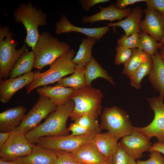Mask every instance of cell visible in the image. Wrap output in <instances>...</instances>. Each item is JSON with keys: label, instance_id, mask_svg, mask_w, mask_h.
I'll return each instance as SVG.
<instances>
[{"label": "cell", "instance_id": "6da1fadb", "mask_svg": "<svg viewBox=\"0 0 164 164\" xmlns=\"http://www.w3.org/2000/svg\"><path fill=\"white\" fill-rule=\"evenodd\" d=\"M74 107V102L72 99L58 106L56 109L50 114L43 122L26 134V137L31 142L36 143L42 137L69 135L66 123Z\"/></svg>", "mask_w": 164, "mask_h": 164}, {"label": "cell", "instance_id": "7a4b0ae2", "mask_svg": "<svg viewBox=\"0 0 164 164\" xmlns=\"http://www.w3.org/2000/svg\"><path fill=\"white\" fill-rule=\"evenodd\" d=\"M75 54L74 51L70 49L50 65V68L46 71L43 73L40 70L34 72L33 79L28 86L27 94L39 87L54 83L72 73L76 66L73 61Z\"/></svg>", "mask_w": 164, "mask_h": 164}, {"label": "cell", "instance_id": "3957f363", "mask_svg": "<svg viewBox=\"0 0 164 164\" xmlns=\"http://www.w3.org/2000/svg\"><path fill=\"white\" fill-rule=\"evenodd\" d=\"M13 15L15 22L22 23L25 28L27 35L24 41L33 49L40 35L38 27L46 24V14L29 2L27 4H20L13 11Z\"/></svg>", "mask_w": 164, "mask_h": 164}, {"label": "cell", "instance_id": "277c9868", "mask_svg": "<svg viewBox=\"0 0 164 164\" xmlns=\"http://www.w3.org/2000/svg\"><path fill=\"white\" fill-rule=\"evenodd\" d=\"M70 49V46L67 43L61 41L48 32H42L32 50L35 56L33 67L40 71Z\"/></svg>", "mask_w": 164, "mask_h": 164}, {"label": "cell", "instance_id": "5b68a950", "mask_svg": "<svg viewBox=\"0 0 164 164\" xmlns=\"http://www.w3.org/2000/svg\"><path fill=\"white\" fill-rule=\"evenodd\" d=\"M103 95L99 89L86 85L75 91L71 99L74 107L70 118L75 121L81 116L88 115L97 119L101 113Z\"/></svg>", "mask_w": 164, "mask_h": 164}, {"label": "cell", "instance_id": "8992f818", "mask_svg": "<svg viewBox=\"0 0 164 164\" xmlns=\"http://www.w3.org/2000/svg\"><path fill=\"white\" fill-rule=\"evenodd\" d=\"M13 34L8 26L0 29V78L7 79L9 72L19 58L27 50L26 44L16 49L18 43L13 38Z\"/></svg>", "mask_w": 164, "mask_h": 164}, {"label": "cell", "instance_id": "52a82bcc", "mask_svg": "<svg viewBox=\"0 0 164 164\" xmlns=\"http://www.w3.org/2000/svg\"><path fill=\"white\" fill-rule=\"evenodd\" d=\"M133 126L129 115L116 106L105 108L101 116V129H105L118 139L130 135Z\"/></svg>", "mask_w": 164, "mask_h": 164}, {"label": "cell", "instance_id": "ba28073f", "mask_svg": "<svg viewBox=\"0 0 164 164\" xmlns=\"http://www.w3.org/2000/svg\"><path fill=\"white\" fill-rule=\"evenodd\" d=\"M94 132L80 136L58 135L43 137L38 139L37 145L53 151L72 152L81 147L91 142L96 135Z\"/></svg>", "mask_w": 164, "mask_h": 164}, {"label": "cell", "instance_id": "9c48e42d", "mask_svg": "<svg viewBox=\"0 0 164 164\" xmlns=\"http://www.w3.org/2000/svg\"><path fill=\"white\" fill-rule=\"evenodd\" d=\"M57 106L48 97L40 95L19 126L11 132L25 135L39 125L43 119L56 109Z\"/></svg>", "mask_w": 164, "mask_h": 164}, {"label": "cell", "instance_id": "30bf717a", "mask_svg": "<svg viewBox=\"0 0 164 164\" xmlns=\"http://www.w3.org/2000/svg\"><path fill=\"white\" fill-rule=\"evenodd\" d=\"M149 105L154 111L153 120L148 125L142 127H133L132 130L143 135L150 139L156 138L158 142L164 143V104L161 95L147 99Z\"/></svg>", "mask_w": 164, "mask_h": 164}, {"label": "cell", "instance_id": "8fae6325", "mask_svg": "<svg viewBox=\"0 0 164 164\" xmlns=\"http://www.w3.org/2000/svg\"><path fill=\"white\" fill-rule=\"evenodd\" d=\"M34 145L25 135L10 132L8 139L0 149V159L12 161L27 156L31 153Z\"/></svg>", "mask_w": 164, "mask_h": 164}, {"label": "cell", "instance_id": "7c38bea8", "mask_svg": "<svg viewBox=\"0 0 164 164\" xmlns=\"http://www.w3.org/2000/svg\"><path fill=\"white\" fill-rule=\"evenodd\" d=\"M143 12L145 17L140 24L141 30L161 42L164 37V15L147 8L143 10Z\"/></svg>", "mask_w": 164, "mask_h": 164}, {"label": "cell", "instance_id": "4fadbf2b", "mask_svg": "<svg viewBox=\"0 0 164 164\" xmlns=\"http://www.w3.org/2000/svg\"><path fill=\"white\" fill-rule=\"evenodd\" d=\"M150 139L132 130L131 134L122 138L120 142L128 154L136 160L141 158L143 153L149 151L152 145Z\"/></svg>", "mask_w": 164, "mask_h": 164}, {"label": "cell", "instance_id": "5bb4252c", "mask_svg": "<svg viewBox=\"0 0 164 164\" xmlns=\"http://www.w3.org/2000/svg\"><path fill=\"white\" fill-rule=\"evenodd\" d=\"M34 75V72L31 71L16 77L0 79V101L4 104L9 102L16 92L32 81Z\"/></svg>", "mask_w": 164, "mask_h": 164}, {"label": "cell", "instance_id": "9a60e30c", "mask_svg": "<svg viewBox=\"0 0 164 164\" xmlns=\"http://www.w3.org/2000/svg\"><path fill=\"white\" fill-rule=\"evenodd\" d=\"M107 25L98 28H82L72 24L66 16L63 14L60 20L56 23L55 32L57 34L76 32L85 35L100 41L110 30Z\"/></svg>", "mask_w": 164, "mask_h": 164}, {"label": "cell", "instance_id": "2e32d148", "mask_svg": "<svg viewBox=\"0 0 164 164\" xmlns=\"http://www.w3.org/2000/svg\"><path fill=\"white\" fill-rule=\"evenodd\" d=\"M98 7L100 9L99 12L90 16L83 17L81 22L84 23H93L98 21L105 20L120 21L123 18L127 17L132 10L129 7L123 10L119 9L113 3L106 7L100 6Z\"/></svg>", "mask_w": 164, "mask_h": 164}, {"label": "cell", "instance_id": "e0dca14e", "mask_svg": "<svg viewBox=\"0 0 164 164\" xmlns=\"http://www.w3.org/2000/svg\"><path fill=\"white\" fill-rule=\"evenodd\" d=\"M27 111L22 105L7 109L0 113V132H11L19 125Z\"/></svg>", "mask_w": 164, "mask_h": 164}, {"label": "cell", "instance_id": "ac0fdd59", "mask_svg": "<svg viewBox=\"0 0 164 164\" xmlns=\"http://www.w3.org/2000/svg\"><path fill=\"white\" fill-rule=\"evenodd\" d=\"M74 91L72 88L57 84L53 86H43L37 88L36 90L40 95L48 97L57 106L64 104L71 100Z\"/></svg>", "mask_w": 164, "mask_h": 164}, {"label": "cell", "instance_id": "d6986e66", "mask_svg": "<svg viewBox=\"0 0 164 164\" xmlns=\"http://www.w3.org/2000/svg\"><path fill=\"white\" fill-rule=\"evenodd\" d=\"M56 158L54 151L37 145H34L29 155L14 161L19 164H52Z\"/></svg>", "mask_w": 164, "mask_h": 164}, {"label": "cell", "instance_id": "ffe728a7", "mask_svg": "<svg viewBox=\"0 0 164 164\" xmlns=\"http://www.w3.org/2000/svg\"><path fill=\"white\" fill-rule=\"evenodd\" d=\"M119 139L108 132L97 134L91 143L109 162H111Z\"/></svg>", "mask_w": 164, "mask_h": 164}, {"label": "cell", "instance_id": "44dd1931", "mask_svg": "<svg viewBox=\"0 0 164 164\" xmlns=\"http://www.w3.org/2000/svg\"><path fill=\"white\" fill-rule=\"evenodd\" d=\"M152 64L148 79L152 87L164 99V60L158 51L152 56Z\"/></svg>", "mask_w": 164, "mask_h": 164}, {"label": "cell", "instance_id": "7402d4cb", "mask_svg": "<svg viewBox=\"0 0 164 164\" xmlns=\"http://www.w3.org/2000/svg\"><path fill=\"white\" fill-rule=\"evenodd\" d=\"M74 157L83 164H110L100 153L91 142L71 152Z\"/></svg>", "mask_w": 164, "mask_h": 164}, {"label": "cell", "instance_id": "603a6c76", "mask_svg": "<svg viewBox=\"0 0 164 164\" xmlns=\"http://www.w3.org/2000/svg\"><path fill=\"white\" fill-rule=\"evenodd\" d=\"M143 10L140 6H138L132 10L130 14L123 20L115 23L109 22L107 26H119L124 31L125 35L128 36L135 33H140L142 31L140 28Z\"/></svg>", "mask_w": 164, "mask_h": 164}, {"label": "cell", "instance_id": "cb8c5ba5", "mask_svg": "<svg viewBox=\"0 0 164 164\" xmlns=\"http://www.w3.org/2000/svg\"><path fill=\"white\" fill-rule=\"evenodd\" d=\"M34 60L33 52L27 50L15 62L9 72L8 77H16L31 72L33 68Z\"/></svg>", "mask_w": 164, "mask_h": 164}, {"label": "cell", "instance_id": "d4e9b609", "mask_svg": "<svg viewBox=\"0 0 164 164\" xmlns=\"http://www.w3.org/2000/svg\"><path fill=\"white\" fill-rule=\"evenodd\" d=\"M84 75L86 85L88 86H91L92 81L98 77L104 78L114 84L112 77L93 57L85 66Z\"/></svg>", "mask_w": 164, "mask_h": 164}, {"label": "cell", "instance_id": "484cf974", "mask_svg": "<svg viewBox=\"0 0 164 164\" xmlns=\"http://www.w3.org/2000/svg\"><path fill=\"white\" fill-rule=\"evenodd\" d=\"M85 67L76 65L73 72L70 76L63 78L57 82L56 84L67 87H70L76 91L86 85L84 72Z\"/></svg>", "mask_w": 164, "mask_h": 164}, {"label": "cell", "instance_id": "4316f807", "mask_svg": "<svg viewBox=\"0 0 164 164\" xmlns=\"http://www.w3.org/2000/svg\"><path fill=\"white\" fill-rule=\"evenodd\" d=\"M151 56L138 48L132 49L131 56L124 64L122 74L129 78L135 71Z\"/></svg>", "mask_w": 164, "mask_h": 164}, {"label": "cell", "instance_id": "83f0119b", "mask_svg": "<svg viewBox=\"0 0 164 164\" xmlns=\"http://www.w3.org/2000/svg\"><path fill=\"white\" fill-rule=\"evenodd\" d=\"M97 40L94 38L88 37L82 39L78 52L73 59L74 63L84 67L86 66L92 57V49Z\"/></svg>", "mask_w": 164, "mask_h": 164}, {"label": "cell", "instance_id": "f1b7e54d", "mask_svg": "<svg viewBox=\"0 0 164 164\" xmlns=\"http://www.w3.org/2000/svg\"><path fill=\"white\" fill-rule=\"evenodd\" d=\"M152 64V56L143 63L129 78L131 85L139 90L141 88V83L145 76L149 75Z\"/></svg>", "mask_w": 164, "mask_h": 164}, {"label": "cell", "instance_id": "f546056e", "mask_svg": "<svg viewBox=\"0 0 164 164\" xmlns=\"http://www.w3.org/2000/svg\"><path fill=\"white\" fill-rule=\"evenodd\" d=\"M160 47V43L154 38L143 32L140 33L138 48L152 56L158 51Z\"/></svg>", "mask_w": 164, "mask_h": 164}, {"label": "cell", "instance_id": "4dcf8cb0", "mask_svg": "<svg viewBox=\"0 0 164 164\" xmlns=\"http://www.w3.org/2000/svg\"><path fill=\"white\" fill-rule=\"evenodd\" d=\"M112 164H137V161L130 156L120 142L117 146L112 159Z\"/></svg>", "mask_w": 164, "mask_h": 164}, {"label": "cell", "instance_id": "1f68e13d", "mask_svg": "<svg viewBox=\"0 0 164 164\" xmlns=\"http://www.w3.org/2000/svg\"><path fill=\"white\" fill-rule=\"evenodd\" d=\"M140 33H135L129 36L123 35L117 41L118 46H121L127 48L133 49L138 48Z\"/></svg>", "mask_w": 164, "mask_h": 164}, {"label": "cell", "instance_id": "d6a6232c", "mask_svg": "<svg viewBox=\"0 0 164 164\" xmlns=\"http://www.w3.org/2000/svg\"><path fill=\"white\" fill-rule=\"evenodd\" d=\"M74 122L93 131H100L101 129L97 119L89 115H83Z\"/></svg>", "mask_w": 164, "mask_h": 164}, {"label": "cell", "instance_id": "836d02e7", "mask_svg": "<svg viewBox=\"0 0 164 164\" xmlns=\"http://www.w3.org/2000/svg\"><path fill=\"white\" fill-rule=\"evenodd\" d=\"M56 158L52 164H83L77 160L71 152L54 151Z\"/></svg>", "mask_w": 164, "mask_h": 164}, {"label": "cell", "instance_id": "e575fe53", "mask_svg": "<svg viewBox=\"0 0 164 164\" xmlns=\"http://www.w3.org/2000/svg\"><path fill=\"white\" fill-rule=\"evenodd\" d=\"M116 54L114 63L116 65L124 64L130 58L132 52V49L126 48L121 46L115 47Z\"/></svg>", "mask_w": 164, "mask_h": 164}, {"label": "cell", "instance_id": "d590c367", "mask_svg": "<svg viewBox=\"0 0 164 164\" xmlns=\"http://www.w3.org/2000/svg\"><path fill=\"white\" fill-rule=\"evenodd\" d=\"M149 158L145 161L138 160L137 164H164V156L157 151L150 152Z\"/></svg>", "mask_w": 164, "mask_h": 164}, {"label": "cell", "instance_id": "8d00e7d4", "mask_svg": "<svg viewBox=\"0 0 164 164\" xmlns=\"http://www.w3.org/2000/svg\"><path fill=\"white\" fill-rule=\"evenodd\" d=\"M68 130L71 132V136H80L87 135L94 132H100L99 131H93L82 127L74 122L71 124L68 128Z\"/></svg>", "mask_w": 164, "mask_h": 164}, {"label": "cell", "instance_id": "74e56055", "mask_svg": "<svg viewBox=\"0 0 164 164\" xmlns=\"http://www.w3.org/2000/svg\"><path fill=\"white\" fill-rule=\"evenodd\" d=\"M147 8L155 10L164 15V0H146Z\"/></svg>", "mask_w": 164, "mask_h": 164}, {"label": "cell", "instance_id": "f35d334b", "mask_svg": "<svg viewBox=\"0 0 164 164\" xmlns=\"http://www.w3.org/2000/svg\"><path fill=\"white\" fill-rule=\"evenodd\" d=\"M109 1V0H80L79 1L82 8L86 12L90 11L91 8L96 5L105 3Z\"/></svg>", "mask_w": 164, "mask_h": 164}, {"label": "cell", "instance_id": "ab89813d", "mask_svg": "<svg viewBox=\"0 0 164 164\" xmlns=\"http://www.w3.org/2000/svg\"><path fill=\"white\" fill-rule=\"evenodd\" d=\"M146 0H117L114 4L117 8L123 10L128 5L134 4L136 3L146 1Z\"/></svg>", "mask_w": 164, "mask_h": 164}, {"label": "cell", "instance_id": "60d3db41", "mask_svg": "<svg viewBox=\"0 0 164 164\" xmlns=\"http://www.w3.org/2000/svg\"><path fill=\"white\" fill-rule=\"evenodd\" d=\"M153 151H157L164 155V143L159 142H155L149 149L150 152Z\"/></svg>", "mask_w": 164, "mask_h": 164}, {"label": "cell", "instance_id": "b9f144b4", "mask_svg": "<svg viewBox=\"0 0 164 164\" xmlns=\"http://www.w3.org/2000/svg\"><path fill=\"white\" fill-rule=\"evenodd\" d=\"M10 132H0V149L8 139Z\"/></svg>", "mask_w": 164, "mask_h": 164}, {"label": "cell", "instance_id": "7bdbcfd3", "mask_svg": "<svg viewBox=\"0 0 164 164\" xmlns=\"http://www.w3.org/2000/svg\"><path fill=\"white\" fill-rule=\"evenodd\" d=\"M159 49H160V51L159 52L160 55L161 57L164 60V43L160 46Z\"/></svg>", "mask_w": 164, "mask_h": 164}, {"label": "cell", "instance_id": "ee69618b", "mask_svg": "<svg viewBox=\"0 0 164 164\" xmlns=\"http://www.w3.org/2000/svg\"><path fill=\"white\" fill-rule=\"evenodd\" d=\"M0 164H19L15 161H6L0 159Z\"/></svg>", "mask_w": 164, "mask_h": 164}, {"label": "cell", "instance_id": "f6af8a7d", "mask_svg": "<svg viewBox=\"0 0 164 164\" xmlns=\"http://www.w3.org/2000/svg\"><path fill=\"white\" fill-rule=\"evenodd\" d=\"M160 43V46L162 43H164V37L162 40L161 41V42Z\"/></svg>", "mask_w": 164, "mask_h": 164}, {"label": "cell", "instance_id": "bcb514c9", "mask_svg": "<svg viewBox=\"0 0 164 164\" xmlns=\"http://www.w3.org/2000/svg\"><path fill=\"white\" fill-rule=\"evenodd\" d=\"M110 164H112V162H111Z\"/></svg>", "mask_w": 164, "mask_h": 164}]
</instances>
